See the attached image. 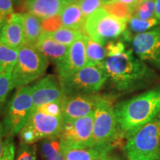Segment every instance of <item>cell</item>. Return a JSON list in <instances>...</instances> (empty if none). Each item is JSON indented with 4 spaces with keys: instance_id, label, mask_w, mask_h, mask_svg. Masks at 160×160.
Wrapping results in <instances>:
<instances>
[{
    "instance_id": "1",
    "label": "cell",
    "mask_w": 160,
    "mask_h": 160,
    "mask_svg": "<svg viewBox=\"0 0 160 160\" xmlns=\"http://www.w3.org/2000/svg\"><path fill=\"white\" fill-rule=\"evenodd\" d=\"M102 65L111 88L119 93H131L146 88L158 79L153 68L140 59L133 49L107 57Z\"/></svg>"
},
{
    "instance_id": "2",
    "label": "cell",
    "mask_w": 160,
    "mask_h": 160,
    "mask_svg": "<svg viewBox=\"0 0 160 160\" xmlns=\"http://www.w3.org/2000/svg\"><path fill=\"white\" fill-rule=\"evenodd\" d=\"M114 113L122 138H129L160 113V85L117 103Z\"/></svg>"
},
{
    "instance_id": "3",
    "label": "cell",
    "mask_w": 160,
    "mask_h": 160,
    "mask_svg": "<svg viewBox=\"0 0 160 160\" xmlns=\"http://www.w3.org/2000/svg\"><path fill=\"white\" fill-rule=\"evenodd\" d=\"M123 150L128 160H160V113L128 138Z\"/></svg>"
},
{
    "instance_id": "4",
    "label": "cell",
    "mask_w": 160,
    "mask_h": 160,
    "mask_svg": "<svg viewBox=\"0 0 160 160\" xmlns=\"http://www.w3.org/2000/svg\"><path fill=\"white\" fill-rule=\"evenodd\" d=\"M33 112L31 86L17 88L6 107L2 124L4 137H14L23 128Z\"/></svg>"
},
{
    "instance_id": "5",
    "label": "cell",
    "mask_w": 160,
    "mask_h": 160,
    "mask_svg": "<svg viewBox=\"0 0 160 160\" xmlns=\"http://www.w3.org/2000/svg\"><path fill=\"white\" fill-rule=\"evenodd\" d=\"M108 74L102 65H86L74 74L59 79L63 94L67 97L93 94L108 81Z\"/></svg>"
},
{
    "instance_id": "6",
    "label": "cell",
    "mask_w": 160,
    "mask_h": 160,
    "mask_svg": "<svg viewBox=\"0 0 160 160\" xmlns=\"http://www.w3.org/2000/svg\"><path fill=\"white\" fill-rule=\"evenodd\" d=\"M49 61L35 48L25 45L19 50V56L12 71V87L19 88L44 75Z\"/></svg>"
},
{
    "instance_id": "7",
    "label": "cell",
    "mask_w": 160,
    "mask_h": 160,
    "mask_svg": "<svg viewBox=\"0 0 160 160\" xmlns=\"http://www.w3.org/2000/svg\"><path fill=\"white\" fill-rule=\"evenodd\" d=\"M128 22V20L119 19L101 8L87 18L84 31L92 39L105 45L122 36Z\"/></svg>"
},
{
    "instance_id": "8",
    "label": "cell",
    "mask_w": 160,
    "mask_h": 160,
    "mask_svg": "<svg viewBox=\"0 0 160 160\" xmlns=\"http://www.w3.org/2000/svg\"><path fill=\"white\" fill-rule=\"evenodd\" d=\"M120 136L117 118L109 99L101 97L94 111L93 130V146L113 145Z\"/></svg>"
},
{
    "instance_id": "9",
    "label": "cell",
    "mask_w": 160,
    "mask_h": 160,
    "mask_svg": "<svg viewBox=\"0 0 160 160\" xmlns=\"http://www.w3.org/2000/svg\"><path fill=\"white\" fill-rule=\"evenodd\" d=\"M94 113L74 120H63L59 136L62 150L82 148L93 146Z\"/></svg>"
},
{
    "instance_id": "10",
    "label": "cell",
    "mask_w": 160,
    "mask_h": 160,
    "mask_svg": "<svg viewBox=\"0 0 160 160\" xmlns=\"http://www.w3.org/2000/svg\"><path fill=\"white\" fill-rule=\"evenodd\" d=\"M131 43L135 54L160 72V25L136 36Z\"/></svg>"
},
{
    "instance_id": "11",
    "label": "cell",
    "mask_w": 160,
    "mask_h": 160,
    "mask_svg": "<svg viewBox=\"0 0 160 160\" xmlns=\"http://www.w3.org/2000/svg\"><path fill=\"white\" fill-rule=\"evenodd\" d=\"M85 37L69 46L68 51L64 59L56 65L59 79L74 74L87 65Z\"/></svg>"
},
{
    "instance_id": "12",
    "label": "cell",
    "mask_w": 160,
    "mask_h": 160,
    "mask_svg": "<svg viewBox=\"0 0 160 160\" xmlns=\"http://www.w3.org/2000/svg\"><path fill=\"white\" fill-rule=\"evenodd\" d=\"M100 96L82 94L67 97L63 99V119L74 120L94 113Z\"/></svg>"
},
{
    "instance_id": "13",
    "label": "cell",
    "mask_w": 160,
    "mask_h": 160,
    "mask_svg": "<svg viewBox=\"0 0 160 160\" xmlns=\"http://www.w3.org/2000/svg\"><path fill=\"white\" fill-rule=\"evenodd\" d=\"M33 100V111L44 104L57 101L64 97L59 77L47 75L31 86Z\"/></svg>"
},
{
    "instance_id": "14",
    "label": "cell",
    "mask_w": 160,
    "mask_h": 160,
    "mask_svg": "<svg viewBox=\"0 0 160 160\" xmlns=\"http://www.w3.org/2000/svg\"><path fill=\"white\" fill-rule=\"evenodd\" d=\"M63 120V117H54L34 111L26 124L33 129L39 140L57 139L61 134Z\"/></svg>"
},
{
    "instance_id": "15",
    "label": "cell",
    "mask_w": 160,
    "mask_h": 160,
    "mask_svg": "<svg viewBox=\"0 0 160 160\" xmlns=\"http://www.w3.org/2000/svg\"><path fill=\"white\" fill-rule=\"evenodd\" d=\"M0 41L15 49H19L25 45L22 13H12L3 22Z\"/></svg>"
},
{
    "instance_id": "16",
    "label": "cell",
    "mask_w": 160,
    "mask_h": 160,
    "mask_svg": "<svg viewBox=\"0 0 160 160\" xmlns=\"http://www.w3.org/2000/svg\"><path fill=\"white\" fill-rule=\"evenodd\" d=\"M73 1L74 0H26L22 7L26 13L42 20L60 15L65 6Z\"/></svg>"
},
{
    "instance_id": "17",
    "label": "cell",
    "mask_w": 160,
    "mask_h": 160,
    "mask_svg": "<svg viewBox=\"0 0 160 160\" xmlns=\"http://www.w3.org/2000/svg\"><path fill=\"white\" fill-rule=\"evenodd\" d=\"M34 48L49 62L55 65L64 59L69 49V46L58 42L45 32L42 33Z\"/></svg>"
},
{
    "instance_id": "18",
    "label": "cell",
    "mask_w": 160,
    "mask_h": 160,
    "mask_svg": "<svg viewBox=\"0 0 160 160\" xmlns=\"http://www.w3.org/2000/svg\"><path fill=\"white\" fill-rule=\"evenodd\" d=\"M113 148V145H106L65 150L64 160H97L109 155Z\"/></svg>"
},
{
    "instance_id": "19",
    "label": "cell",
    "mask_w": 160,
    "mask_h": 160,
    "mask_svg": "<svg viewBox=\"0 0 160 160\" xmlns=\"http://www.w3.org/2000/svg\"><path fill=\"white\" fill-rule=\"evenodd\" d=\"M60 17L64 27L84 31L86 19L80 8L78 0L68 4L60 13Z\"/></svg>"
},
{
    "instance_id": "20",
    "label": "cell",
    "mask_w": 160,
    "mask_h": 160,
    "mask_svg": "<svg viewBox=\"0 0 160 160\" xmlns=\"http://www.w3.org/2000/svg\"><path fill=\"white\" fill-rule=\"evenodd\" d=\"M159 20L156 17L147 20H141L136 17L135 16H133L129 19L128 22L127 29L122 34L123 40L127 42H131V40L136 36L150 31L156 26L159 25Z\"/></svg>"
},
{
    "instance_id": "21",
    "label": "cell",
    "mask_w": 160,
    "mask_h": 160,
    "mask_svg": "<svg viewBox=\"0 0 160 160\" xmlns=\"http://www.w3.org/2000/svg\"><path fill=\"white\" fill-rule=\"evenodd\" d=\"M22 14L25 45L34 48L43 33L41 20L28 13H24Z\"/></svg>"
},
{
    "instance_id": "22",
    "label": "cell",
    "mask_w": 160,
    "mask_h": 160,
    "mask_svg": "<svg viewBox=\"0 0 160 160\" xmlns=\"http://www.w3.org/2000/svg\"><path fill=\"white\" fill-rule=\"evenodd\" d=\"M87 65H101L107 58V52L103 45L97 42L87 34L85 37Z\"/></svg>"
},
{
    "instance_id": "23",
    "label": "cell",
    "mask_w": 160,
    "mask_h": 160,
    "mask_svg": "<svg viewBox=\"0 0 160 160\" xmlns=\"http://www.w3.org/2000/svg\"><path fill=\"white\" fill-rule=\"evenodd\" d=\"M19 50L12 48L0 41V73H12L17 62Z\"/></svg>"
},
{
    "instance_id": "24",
    "label": "cell",
    "mask_w": 160,
    "mask_h": 160,
    "mask_svg": "<svg viewBox=\"0 0 160 160\" xmlns=\"http://www.w3.org/2000/svg\"><path fill=\"white\" fill-rule=\"evenodd\" d=\"M48 37L55 39L58 42L67 46H71L78 39H82L86 35L85 32L82 30L62 27L53 33H45Z\"/></svg>"
},
{
    "instance_id": "25",
    "label": "cell",
    "mask_w": 160,
    "mask_h": 160,
    "mask_svg": "<svg viewBox=\"0 0 160 160\" xmlns=\"http://www.w3.org/2000/svg\"><path fill=\"white\" fill-rule=\"evenodd\" d=\"M102 8L110 14L114 16L119 19H125L129 21V19L134 15L136 10L119 2L108 1L105 2Z\"/></svg>"
},
{
    "instance_id": "26",
    "label": "cell",
    "mask_w": 160,
    "mask_h": 160,
    "mask_svg": "<svg viewBox=\"0 0 160 160\" xmlns=\"http://www.w3.org/2000/svg\"><path fill=\"white\" fill-rule=\"evenodd\" d=\"M41 149L46 160H64L60 142L57 139H45L41 144Z\"/></svg>"
},
{
    "instance_id": "27",
    "label": "cell",
    "mask_w": 160,
    "mask_h": 160,
    "mask_svg": "<svg viewBox=\"0 0 160 160\" xmlns=\"http://www.w3.org/2000/svg\"><path fill=\"white\" fill-rule=\"evenodd\" d=\"M64 97L60 100L51 102L40 105L34 110V111L40 112V113H45L48 115L54 116V117H62Z\"/></svg>"
},
{
    "instance_id": "28",
    "label": "cell",
    "mask_w": 160,
    "mask_h": 160,
    "mask_svg": "<svg viewBox=\"0 0 160 160\" xmlns=\"http://www.w3.org/2000/svg\"><path fill=\"white\" fill-rule=\"evenodd\" d=\"M156 0H148L138 6L134 15L141 20H147L155 17Z\"/></svg>"
},
{
    "instance_id": "29",
    "label": "cell",
    "mask_w": 160,
    "mask_h": 160,
    "mask_svg": "<svg viewBox=\"0 0 160 160\" xmlns=\"http://www.w3.org/2000/svg\"><path fill=\"white\" fill-rule=\"evenodd\" d=\"M12 89V73H0V111Z\"/></svg>"
},
{
    "instance_id": "30",
    "label": "cell",
    "mask_w": 160,
    "mask_h": 160,
    "mask_svg": "<svg viewBox=\"0 0 160 160\" xmlns=\"http://www.w3.org/2000/svg\"><path fill=\"white\" fill-rule=\"evenodd\" d=\"M78 2L85 19L97 10L102 8L106 2L105 0H78Z\"/></svg>"
},
{
    "instance_id": "31",
    "label": "cell",
    "mask_w": 160,
    "mask_h": 160,
    "mask_svg": "<svg viewBox=\"0 0 160 160\" xmlns=\"http://www.w3.org/2000/svg\"><path fill=\"white\" fill-rule=\"evenodd\" d=\"M41 26L43 32L53 33L62 28L63 24L60 15H56L41 20Z\"/></svg>"
},
{
    "instance_id": "32",
    "label": "cell",
    "mask_w": 160,
    "mask_h": 160,
    "mask_svg": "<svg viewBox=\"0 0 160 160\" xmlns=\"http://www.w3.org/2000/svg\"><path fill=\"white\" fill-rule=\"evenodd\" d=\"M19 138L21 142L26 145H32L39 140L36 132L28 124H25L19 132Z\"/></svg>"
},
{
    "instance_id": "33",
    "label": "cell",
    "mask_w": 160,
    "mask_h": 160,
    "mask_svg": "<svg viewBox=\"0 0 160 160\" xmlns=\"http://www.w3.org/2000/svg\"><path fill=\"white\" fill-rule=\"evenodd\" d=\"M17 160H36L35 148L22 143L19 148Z\"/></svg>"
},
{
    "instance_id": "34",
    "label": "cell",
    "mask_w": 160,
    "mask_h": 160,
    "mask_svg": "<svg viewBox=\"0 0 160 160\" xmlns=\"http://www.w3.org/2000/svg\"><path fill=\"white\" fill-rule=\"evenodd\" d=\"M107 57H113L125 51V45L123 41H111L106 44L105 46Z\"/></svg>"
},
{
    "instance_id": "35",
    "label": "cell",
    "mask_w": 160,
    "mask_h": 160,
    "mask_svg": "<svg viewBox=\"0 0 160 160\" xmlns=\"http://www.w3.org/2000/svg\"><path fill=\"white\" fill-rule=\"evenodd\" d=\"M15 146L12 137H6L4 141V151L0 160H14Z\"/></svg>"
},
{
    "instance_id": "36",
    "label": "cell",
    "mask_w": 160,
    "mask_h": 160,
    "mask_svg": "<svg viewBox=\"0 0 160 160\" xmlns=\"http://www.w3.org/2000/svg\"><path fill=\"white\" fill-rule=\"evenodd\" d=\"M14 13L13 0H0V20L5 21L9 16Z\"/></svg>"
},
{
    "instance_id": "37",
    "label": "cell",
    "mask_w": 160,
    "mask_h": 160,
    "mask_svg": "<svg viewBox=\"0 0 160 160\" xmlns=\"http://www.w3.org/2000/svg\"><path fill=\"white\" fill-rule=\"evenodd\" d=\"M112 2H119L125 5L129 6V7L135 9L137 11L138 6L139 5V0H110Z\"/></svg>"
},
{
    "instance_id": "38",
    "label": "cell",
    "mask_w": 160,
    "mask_h": 160,
    "mask_svg": "<svg viewBox=\"0 0 160 160\" xmlns=\"http://www.w3.org/2000/svg\"><path fill=\"white\" fill-rule=\"evenodd\" d=\"M3 127L2 124L0 122V159L2 157L4 151V141H3Z\"/></svg>"
},
{
    "instance_id": "39",
    "label": "cell",
    "mask_w": 160,
    "mask_h": 160,
    "mask_svg": "<svg viewBox=\"0 0 160 160\" xmlns=\"http://www.w3.org/2000/svg\"><path fill=\"white\" fill-rule=\"evenodd\" d=\"M155 17L160 21V0H156Z\"/></svg>"
},
{
    "instance_id": "40",
    "label": "cell",
    "mask_w": 160,
    "mask_h": 160,
    "mask_svg": "<svg viewBox=\"0 0 160 160\" xmlns=\"http://www.w3.org/2000/svg\"><path fill=\"white\" fill-rule=\"evenodd\" d=\"M105 160H119V159L115 156H111V155H108L107 157L105 158Z\"/></svg>"
},
{
    "instance_id": "41",
    "label": "cell",
    "mask_w": 160,
    "mask_h": 160,
    "mask_svg": "<svg viewBox=\"0 0 160 160\" xmlns=\"http://www.w3.org/2000/svg\"><path fill=\"white\" fill-rule=\"evenodd\" d=\"M26 0H13V2H14L16 4H17V5H22V3L25 2Z\"/></svg>"
},
{
    "instance_id": "42",
    "label": "cell",
    "mask_w": 160,
    "mask_h": 160,
    "mask_svg": "<svg viewBox=\"0 0 160 160\" xmlns=\"http://www.w3.org/2000/svg\"><path fill=\"white\" fill-rule=\"evenodd\" d=\"M139 5H140V4H142V3L148 1V0H139Z\"/></svg>"
},
{
    "instance_id": "43",
    "label": "cell",
    "mask_w": 160,
    "mask_h": 160,
    "mask_svg": "<svg viewBox=\"0 0 160 160\" xmlns=\"http://www.w3.org/2000/svg\"><path fill=\"white\" fill-rule=\"evenodd\" d=\"M2 22L1 21V20H0V31H1V29H2Z\"/></svg>"
},
{
    "instance_id": "44",
    "label": "cell",
    "mask_w": 160,
    "mask_h": 160,
    "mask_svg": "<svg viewBox=\"0 0 160 160\" xmlns=\"http://www.w3.org/2000/svg\"><path fill=\"white\" fill-rule=\"evenodd\" d=\"M105 157H104V158H102V159H97V160H105Z\"/></svg>"
},
{
    "instance_id": "45",
    "label": "cell",
    "mask_w": 160,
    "mask_h": 160,
    "mask_svg": "<svg viewBox=\"0 0 160 160\" xmlns=\"http://www.w3.org/2000/svg\"><path fill=\"white\" fill-rule=\"evenodd\" d=\"M108 1H109V0H105V2H108Z\"/></svg>"
}]
</instances>
